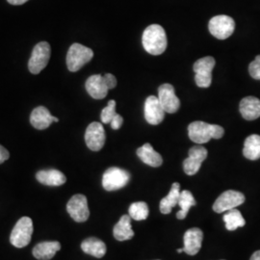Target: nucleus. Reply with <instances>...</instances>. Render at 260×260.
<instances>
[{
	"mask_svg": "<svg viewBox=\"0 0 260 260\" xmlns=\"http://www.w3.org/2000/svg\"><path fill=\"white\" fill-rule=\"evenodd\" d=\"M51 48L47 42H41L34 47L32 55L28 62V69L31 74H40L48 64Z\"/></svg>",
	"mask_w": 260,
	"mask_h": 260,
	"instance_id": "nucleus-6",
	"label": "nucleus"
},
{
	"mask_svg": "<svg viewBox=\"0 0 260 260\" xmlns=\"http://www.w3.org/2000/svg\"><path fill=\"white\" fill-rule=\"evenodd\" d=\"M183 251H184V248H181V249H178V250H177L178 253H181V252H183Z\"/></svg>",
	"mask_w": 260,
	"mask_h": 260,
	"instance_id": "nucleus-36",
	"label": "nucleus"
},
{
	"mask_svg": "<svg viewBox=\"0 0 260 260\" xmlns=\"http://www.w3.org/2000/svg\"><path fill=\"white\" fill-rule=\"evenodd\" d=\"M165 110L163 109L157 96L149 95L145 103V118L149 124L157 125L164 120Z\"/></svg>",
	"mask_w": 260,
	"mask_h": 260,
	"instance_id": "nucleus-14",
	"label": "nucleus"
},
{
	"mask_svg": "<svg viewBox=\"0 0 260 260\" xmlns=\"http://www.w3.org/2000/svg\"><path fill=\"white\" fill-rule=\"evenodd\" d=\"M158 100L165 112L174 114L180 107V101L175 93V88L171 84H163L158 89Z\"/></svg>",
	"mask_w": 260,
	"mask_h": 260,
	"instance_id": "nucleus-11",
	"label": "nucleus"
},
{
	"mask_svg": "<svg viewBox=\"0 0 260 260\" xmlns=\"http://www.w3.org/2000/svg\"><path fill=\"white\" fill-rule=\"evenodd\" d=\"M245 196L238 191L229 190L223 192L214 203L213 210L217 213H223L236 208L244 204Z\"/></svg>",
	"mask_w": 260,
	"mask_h": 260,
	"instance_id": "nucleus-9",
	"label": "nucleus"
},
{
	"mask_svg": "<svg viewBox=\"0 0 260 260\" xmlns=\"http://www.w3.org/2000/svg\"><path fill=\"white\" fill-rule=\"evenodd\" d=\"M224 134L222 126L206 123L205 121H194L188 126L189 138L197 144H205L211 139H221Z\"/></svg>",
	"mask_w": 260,
	"mask_h": 260,
	"instance_id": "nucleus-2",
	"label": "nucleus"
},
{
	"mask_svg": "<svg viewBox=\"0 0 260 260\" xmlns=\"http://www.w3.org/2000/svg\"><path fill=\"white\" fill-rule=\"evenodd\" d=\"M93 57V50L80 44H74L67 54V66L69 71L78 72L84 65L89 63Z\"/></svg>",
	"mask_w": 260,
	"mask_h": 260,
	"instance_id": "nucleus-3",
	"label": "nucleus"
},
{
	"mask_svg": "<svg viewBox=\"0 0 260 260\" xmlns=\"http://www.w3.org/2000/svg\"><path fill=\"white\" fill-rule=\"evenodd\" d=\"M223 221L225 223L226 230L231 232L236 231L237 229L244 226L246 223V221L243 218L241 212L235 208L230 211H226V213L223 215Z\"/></svg>",
	"mask_w": 260,
	"mask_h": 260,
	"instance_id": "nucleus-27",
	"label": "nucleus"
},
{
	"mask_svg": "<svg viewBox=\"0 0 260 260\" xmlns=\"http://www.w3.org/2000/svg\"><path fill=\"white\" fill-rule=\"evenodd\" d=\"M103 78H104L105 82L107 84L109 90L114 89L117 86V78L114 75H111V74H105V75H103Z\"/></svg>",
	"mask_w": 260,
	"mask_h": 260,
	"instance_id": "nucleus-31",
	"label": "nucleus"
},
{
	"mask_svg": "<svg viewBox=\"0 0 260 260\" xmlns=\"http://www.w3.org/2000/svg\"><path fill=\"white\" fill-rule=\"evenodd\" d=\"M207 157V149L203 146H196L191 148L189 150V155L183 162V169L186 175L194 176L196 175L200 168L202 166L203 162Z\"/></svg>",
	"mask_w": 260,
	"mask_h": 260,
	"instance_id": "nucleus-12",
	"label": "nucleus"
},
{
	"mask_svg": "<svg viewBox=\"0 0 260 260\" xmlns=\"http://www.w3.org/2000/svg\"><path fill=\"white\" fill-rule=\"evenodd\" d=\"M61 249L59 242H42L33 249V255L39 260H49L53 258L56 252Z\"/></svg>",
	"mask_w": 260,
	"mask_h": 260,
	"instance_id": "nucleus-19",
	"label": "nucleus"
},
{
	"mask_svg": "<svg viewBox=\"0 0 260 260\" xmlns=\"http://www.w3.org/2000/svg\"><path fill=\"white\" fill-rule=\"evenodd\" d=\"M250 260H260V251L253 252V254L251 255V259Z\"/></svg>",
	"mask_w": 260,
	"mask_h": 260,
	"instance_id": "nucleus-35",
	"label": "nucleus"
},
{
	"mask_svg": "<svg viewBox=\"0 0 260 260\" xmlns=\"http://www.w3.org/2000/svg\"><path fill=\"white\" fill-rule=\"evenodd\" d=\"M137 155L145 164L149 165L150 167L157 168L161 166L163 163L162 156L153 149L149 143L145 144L144 146L137 149Z\"/></svg>",
	"mask_w": 260,
	"mask_h": 260,
	"instance_id": "nucleus-21",
	"label": "nucleus"
},
{
	"mask_svg": "<svg viewBox=\"0 0 260 260\" xmlns=\"http://www.w3.org/2000/svg\"><path fill=\"white\" fill-rule=\"evenodd\" d=\"M9 156V151L0 145V164L5 162L6 160H8Z\"/></svg>",
	"mask_w": 260,
	"mask_h": 260,
	"instance_id": "nucleus-33",
	"label": "nucleus"
},
{
	"mask_svg": "<svg viewBox=\"0 0 260 260\" xmlns=\"http://www.w3.org/2000/svg\"><path fill=\"white\" fill-rule=\"evenodd\" d=\"M179 196H180V185H179V183L175 182L172 186L169 194L165 198H163L160 202L161 213L165 214V215L171 213L173 208L178 205Z\"/></svg>",
	"mask_w": 260,
	"mask_h": 260,
	"instance_id": "nucleus-23",
	"label": "nucleus"
},
{
	"mask_svg": "<svg viewBox=\"0 0 260 260\" xmlns=\"http://www.w3.org/2000/svg\"><path fill=\"white\" fill-rule=\"evenodd\" d=\"M116 115H117L116 102L110 101L108 103V105L102 111V115H101L102 121L103 123H110Z\"/></svg>",
	"mask_w": 260,
	"mask_h": 260,
	"instance_id": "nucleus-29",
	"label": "nucleus"
},
{
	"mask_svg": "<svg viewBox=\"0 0 260 260\" xmlns=\"http://www.w3.org/2000/svg\"><path fill=\"white\" fill-rule=\"evenodd\" d=\"M131 218L129 215L121 216L120 221L115 225L113 234L118 241H126L132 239L134 232L131 226Z\"/></svg>",
	"mask_w": 260,
	"mask_h": 260,
	"instance_id": "nucleus-22",
	"label": "nucleus"
},
{
	"mask_svg": "<svg viewBox=\"0 0 260 260\" xmlns=\"http://www.w3.org/2000/svg\"><path fill=\"white\" fill-rule=\"evenodd\" d=\"M130 218L135 221H144L149 217V206L144 202L134 203L128 209Z\"/></svg>",
	"mask_w": 260,
	"mask_h": 260,
	"instance_id": "nucleus-28",
	"label": "nucleus"
},
{
	"mask_svg": "<svg viewBox=\"0 0 260 260\" xmlns=\"http://www.w3.org/2000/svg\"><path fill=\"white\" fill-rule=\"evenodd\" d=\"M244 156L249 160H257L260 158V136L257 134H252L245 140Z\"/></svg>",
	"mask_w": 260,
	"mask_h": 260,
	"instance_id": "nucleus-25",
	"label": "nucleus"
},
{
	"mask_svg": "<svg viewBox=\"0 0 260 260\" xmlns=\"http://www.w3.org/2000/svg\"><path fill=\"white\" fill-rule=\"evenodd\" d=\"M208 28L214 37L219 40H225L233 35L235 28V22L229 16H216L210 19Z\"/></svg>",
	"mask_w": 260,
	"mask_h": 260,
	"instance_id": "nucleus-8",
	"label": "nucleus"
},
{
	"mask_svg": "<svg viewBox=\"0 0 260 260\" xmlns=\"http://www.w3.org/2000/svg\"><path fill=\"white\" fill-rule=\"evenodd\" d=\"M38 181L44 185L61 186L65 184V175L58 170H45L40 171L36 175Z\"/></svg>",
	"mask_w": 260,
	"mask_h": 260,
	"instance_id": "nucleus-20",
	"label": "nucleus"
},
{
	"mask_svg": "<svg viewBox=\"0 0 260 260\" xmlns=\"http://www.w3.org/2000/svg\"><path fill=\"white\" fill-rule=\"evenodd\" d=\"M177 205L180 206V210L177 213V218L179 220H183L185 219L187 214L189 212V209L196 205L195 198L188 190L181 191Z\"/></svg>",
	"mask_w": 260,
	"mask_h": 260,
	"instance_id": "nucleus-26",
	"label": "nucleus"
},
{
	"mask_svg": "<svg viewBox=\"0 0 260 260\" xmlns=\"http://www.w3.org/2000/svg\"><path fill=\"white\" fill-rule=\"evenodd\" d=\"M129 179V173L125 170H122L121 168H109L103 174V188L106 191H116L127 185Z\"/></svg>",
	"mask_w": 260,
	"mask_h": 260,
	"instance_id": "nucleus-7",
	"label": "nucleus"
},
{
	"mask_svg": "<svg viewBox=\"0 0 260 260\" xmlns=\"http://www.w3.org/2000/svg\"><path fill=\"white\" fill-rule=\"evenodd\" d=\"M105 131L103 124L100 122H92L86 129L85 141L89 149L93 151H99L103 149L105 144Z\"/></svg>",
	"mask_w": 260,
	"mask_h": 260,
	"instance_id": "nucleus-13",
	"label": "nucleus"
},
{
	"mask_svg": "<svg viewBox=\"0 0 260 260\" xmlns=\"http://www.w3.org/2000/svg\"><path fill=\"white\" fill-rule=\"evenodd\" d=\"M143 47L151 55H160L167 48V36L164 28L151 24L143 33Z\"/></svg>",
	"mask_w": 260,
	"mask_h": 260,
	"instance_id": "nucleus-1",
	"label": "nucleus"
},
{
	"mask_svg": "<svg viewBox=\"0 0 260 260\" xmlns=\"http://www.w3.org/2000/svg\"><path fill=\"white\" fill-rule=\"evenodd\" d=\"M67 210L77 223L86 222L90 216L87 198L83 195H75L68 203Z\"/></svg>",
	"mask_w": 260,
	"mask_h": 260,
	"instance_id": "nucleus-10",
	"label": "nucleus"
},
{
	"mask_svg": "<svg viewBox=\"0 0 260 260\" xmlns=\"http://www.w3.org/2000/svg\"><path fill=\"white\" fill-rule=\"evenodd\" d=\"M204 233L198 229L193 228L184 234V251L189 255H196L202 248Z\"/></svg>",
	"mask_w": 260,
	"mask_h": 260,
	"instance_id": "nucleus-17",
	"label": "nucleus"
},
{
	"mask_svg": "<svg viewBox=\"0 0 260 260\" xmlns=\"http://www.w3.org/2000/svg\"><path fill=\"white\" fill-rule=\"evenodd\" d=\"M215 59L211 56H206L199 59L194 64L196 73L195 81L200 88H208L212 82V71L215 67Z\"/></svg>",
	"mask_w": 260,
	"mask_h": 260,
	"instance_id": "nucleus-5",
	"label": "nucleus"
},
{
	"mask_svg": "<svg viewBox=\"0 0 260 260\" xmlns=\"http://www.w3.org/2000/svg\"><path fill=\"white\" fill-rule=\"evenodd\" d=\"M59 120L51 116L50 112L44 106H39L35 108L30 116L31 124L39 130L47 129L52 122H58Z\"/></svg>",
	"mask_w": 260,
	"mask_h": 260,
	"instance_id": "nucleus-16",
	"label": "nucleus"
},
{
	"mask_svg": "<svg viewBox=\"0 0 260 260\" xmlns=\"http://www.w3.org/2000/svg\"><path fill=\"white\" fill-rule=\"evenodd\" d=\"M81 249L85 253L93 255L96 258H102L106 253V245L95 237H90L84 240L81 244Z\"/></svg>",
	"mask_w": 260,
	"mask_h": 260,
	"instance_id": "nucleus-24",
	"label": "nucleus"
},
{
	"mask_svg": "<svg viewBox=\"0 0 260 260\" xmlns=\"http://www.w3.org/2000/svg\"><path fill=\"white\" fill-rule=\"evenodd\" d=\"M157 260H159V259H157Z\"/></svg>",
	"mask_w": 260,
	"mask_h": 260,
	"instance_id": "nucleus-37",
	"label": "nucleus"
},
{
	"mask_svg": "<svg viewBox=\"0 0 260 260\" xmlns=\"http://www.w3.org/2000/svg\"><path fill=\"white\" fill-rule=\"evenodd\" d=\"M86 90L94 100H103L108 93V86L103 75H94L90 76L86 81Z\"/></svg>",
	"mask_w": 260,
	"mask_h": 260,
	"instance_id": "nucleus-15",
	"label": "nucleus"
},
{
	"mask_svg": "<svg viewBox=\"0 0 260 260\" xmlns=\"http://www.w3.org/2000/svg\"><path fill=\"white\" fill-rule=\"evenodd\" d=\"M122 122H123V119H122V117H121V115L117 114V115L114 117V119L112 120L111 122H110V124H111V127L113 129L118 130L120 129V127H121Z\"/></svg>",
	"mask_w": 260,
	"mask_h": 260,
	"instance_id": "nucleus-32",
	"label": "nucleus"
},
{
	"mask_svg": "<svg viewBox=\"0 0 260 260\" xmlns=\"http://www.w3.org/2000/svg\"><path fill=\"white\" fill-rule=\"evenodd\" d=\"M7 1L12 5H22L25 2H27L28 0H7Z\"/></svg>",
	"mask_w": 260,
	"mask_h": 260,
	"instance_id": "nucleus-34",
	"label": "nucleus"
},
{
	"mask_svg": "<svg viewBox=\"0 0 260 260\" xmlns=\"http://www.w3.org/2000/svg\"><path fill=\"white\" fill-rule=\"evenodd\" d=\"M249 73L253 79L260 80V55L256 56L249 66Z\"/></svg>",
	"mask_w": 260,
	"mask_h": 260,
	"instance_id": "nucleus-30",
	"label": "nucleus"
},
{
	"mask_svg": "<svg viewBox=\"0 0 260 260\" xmlns=\"http://www.w3.org/2000/svg\"><path fill=\"white\" fill-rule=\"evenodd\" d=\"M33 233V222L29 217H22L19 219L13 229L10 242L17 248H24L31 241Z\"/></svg>",
	"mask_w": 260,
	"mask_h": 260,
	"instance_id": "nucleus-4",
	"label": "nucleus"
},
{
	"mask_svg": "<svg viewBox=\"0 0 260 260\" xmlns=\"http://www.w3.org/2000/svg\"><path fill=\"white\" fill-rule=\"evenodd\" d=\"M239 109L245 120H256L260 117V100L255 96H246L242 100Z\"/></svg>",
	"mask_w": 260,
	"mask_h": 260,
	"instance_id": "nucleus-18",
	"label": "nucleus"
}]
</instances>
